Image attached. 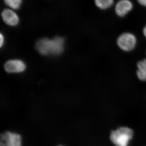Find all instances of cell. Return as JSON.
I'll list each match as a JSON object with an SVG mask.
<instances>
[{
	"label": "cell",
	"mask_w": 146,
	"mask_h": 146,
	"mask_svg": "<svg viewBox=\"0 0 146 146\" xmlns=\"http://www.w3.org/2000/svg\"></svg>",
	"instance_id": "obj_14"
},
{
	"label": "cell",
	"mask_w": 146,
	"mask_h": 146,
	"mask_svg": "<svg viewBox=\"0 0 146 146\" xmlns=\"http://www.w3.org/2000/svg\"><path fill=\"white\" fill-rule=\"evenodd\" d=\"M133 8V5L130 1L122 0L118 2L115 6L116 14L120 17H123Z\"/></svg>",
	"instance_id": "obj_6"
},
{
	"label": "cell",
	"mask_w": 146,
	"mask_h": 146,
	"mask_svg": "<svg viewBox=\"0 0 146 146\" xmlns=\"http://www.w3.org/2000/svg\"><path fill=\"white\" fill-rule=\"evenodd\" d=\"M0 47L2 46L4 42V37L1 33L0 35Z\"/></svg>",
	"instance_id": "obj_11"
},
{
	"label": "cell",
	"mask_w": 146,
	"mask_h": 146,
	"mask_svg": "<svg viewBox=\"0 0 146 146\" xmlns=\"http://www.w3.org/2000/svg\"><path fill=\"white\" fill-rule=\"evenodd\" d=\"M117 43L120 48L123 50L130 51L136 46V37L131 33H125L119 36Z\"/></svg>",
	"instance_id": "obj_3"
},
{
	"label": "cell",
	"mask_w": 146,
	"mask_h": 146,
	"mask_svg": "<svg viewBox=\"0 0 146 146\" xmlns=\"http://www.w3.org/2000/svg\"><path fill=\"white\" fill-rule=\"evenodd\" d=\"M114 1L112 0H96V5L102 9H106L109 8L112 5Z\"/></svg>",
	"instance_id": "obj_9"
},
{
	"label": "cell",
	"mask_w": 146,
	"mask_h": 146,
	"mask_svg": "<svg viewBox=\"0 0 146 146\" xmlns=\"http://www.w3.org/2000/svg\"><path fill=\"white\" fill-rule=\"evenodd\" d=\"M138 2L141 5L146 7V0H139Z\"/></svg>",
	"instance_id": "obj_12"
},
{
	"label": "cell",
	"mask_w": 146,
	"mask_h": 146,
	"mask_svg": "<svg viewBox=\"0 0 146 146\" xmlns=\"http://www.w3.org/2000/svg\"><path fill=\"white\" fill-rule=\"evenodd\" d=\"M133 135V131L129 128L121 127L111 132L110 139L116 146H127Z\"/></svg>",
	"instance_id": "obj_2"
},
{
	"label": "cell",
	"mask_w": 146,
	"mask_h": 146,
	"mask_svg": "<svg viewBox=\"0 0 146 146\" xmlns=\"http://www.w3.org/2000/svg\"><path fill=\"white\" fill-rule=\"evenodd\" d=\"M6 4L10 7L13 9H18L20 7L22 1L21 0H5V1Z\"/></svg>",
	"instance_id": "obj_10"
},
{
	"label": "cell",
	"mask_w": 146,
	"mask_h": 146,
	"mask_svg": "<svg viewBox=\"0 0 146 146\" xmlns=\"http://www.w3.org/2000/svg\"><path fill=\"white\" fill-rule=\"evenodd\" d=\"M143 33L145 36L146 37V26L143 29Z\"/></svg>",
	"instance_id": "obj_13"
},
{
	"label": "cell",
	"mask_w": 146,
	"mask_h": 146,
	"mask_svg": "<svg viewBox=\"0 0 146 146\" xmlns=\"http://www.w3.org/2000/svg\"><path fill=\"white\" fill-rule=\"evenodd\" d=\"M64 43L65 39L60 36L52 39L42 38L36 42V49L43 55L59 54L64 50Z\"/></svg>",
	"instance_id": "obj_1"
},
{
	"label": "cell",
	"mask_w": 146,
	"mask_h": 146,
	"mask_svg": "<svg viewBox=\"0 0 146 146\" xmlns=\"http://www.w3.org/2000/svg\"><path fill=\"white\" fill-rule=\"evenodd\" d=\"M1 16L3 21L8 25L14 26L18 25L19 22L18 16L14 11L9 9L3 10Z\"/></svg>",
	"instance_id": "obj_7"
},
{
	"label": "cell",
	"mask_w": 146,
	"mask_h": 146,
	"mask_svg": "<svg viewBox=\"0 0 146 146\" xmlns=\"http://www.w3.org/2000/svg\"><path fill=\"white\" fill-rule=\"evenodd\" d=\"M22 140L20 134L6 131L1 134L0 146H22Z\"/></svg>",
	"instance_id": "obj_4"
},
{
	"label": "cell",
	"mask_w": 146,
	"mask_h": 146,
	"mask_svg": "<svg viewBox=\"0 0 146 146\" xmlns=\"http://www.w3.org/2000/svg\"><path fill=\"white\" fill-rule=\"evenodd\" d=\"M4 68L6 72L8 73H20L25 70L26 65L22 60H10L6 62Z\"/></svg>",
	"instance_id": "obj_5"
},
{
	"label": "cell",
	"mask_w": 146,
	"mask_h": 146,
	"mask_svg": "<svg viewBox=\"0 0 146 146\" xmlns=\"http://www.w3.org/2000/svg\"><path fill=\"white\" fill-rule=\"evenodd\" d=\"M138 70L137 75L138 78L143 81H146V59L139 61L137 63Z\"/></svg>",
	"instance_id": "obj_8"
}]
</instances>
